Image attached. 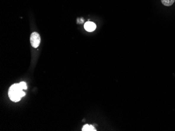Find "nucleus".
<instances>
[{
  "label": "nucleus",
  "instance_id": "1",
  "mask_svg": "<svg viewBox=\"0 0 175 131\" xmlns=\"http://www.w3.org/2000/svg\"><path fill=\"white\" fill-rule=\"evenodd\" d=\"M20 84H15L12 85L9 90V97L12 101L18 102L20 101L22 97L25 96V94L23 91Z\"/></svg>",
  "mask_w": 175,
  "mask_h": 131
},
{
  "label": "nucleus",
  "instance_id": "2",
  "mask_svg": "<svg viewBox=\"0 0 175 131\" xmlns=\"http://www.w3.org/2000/svg\"><path fill=\"white\" fill-rule=\"evenodd\" d=\"M30 41L33 47L37 48L40 45L41 42V37L37 32H33L30 37Z\"/></svg>",
  "mask_w": 175,
  "mask_h": 131
},
{
  "label": "nucleus",
  "instance_id": "3",
  "mask_svg": "<svg viewBox=\"0 0 175 131\" xmlns=\"http://www.w3.org/2000/svg\"><path fill=\"white\" fill-rule=\"evenodd\" d=\"M96 25L92 22H87L85 23L84 28L87 32H92L94 31L96 29Z\"/></svg>",
  "mask_w": 175,
  "mask_h": 131
},
{
  "label": "nucleus",
  "instance_id": "4",
  "mask_svg": "<svg viewBox=\"0 0 175 131\" xmlns=\"http://www.w3.org/2000/svg\"><path fill=\"white\" fill-rule=\"evenodd\" d=\"M83 131H97L96 129L91 125H84L82 128Z\"/></svg>",
  "mask_w": 175,
  "mask_h": 131
},
{
  "label": "nucleus",
  "instance_id": "5",
  "mask_svg": "<svg viewBox=\"0 0 175 131\" xmlns=\"http://www.w3.org/2000/svg\"><path fill=\"white\" fill-rule=\"evenodd\" d=\"M175 0H161V3L165 6H169L174 4Z\"/></svg>",
  "mask_w": 175,
  "mask_h": 131
},
{
  "label": "nucleus",
  "instance_id": "6",
  "mask_svg": "<svg viewBox=\"0 0 175 131\" xmlns=\"http://www.w3.org/2000/svg\"><path fill=\"white\" fill-rule=\"evenodd\" d=\"M20 85H21L22 88H23V89H25L26 90L27 89V85H26V83L24 82V81H22L20 83Z\"/></svg>",
  "mask_w": 175,
  "mask_h": 131
}]
</instances>
